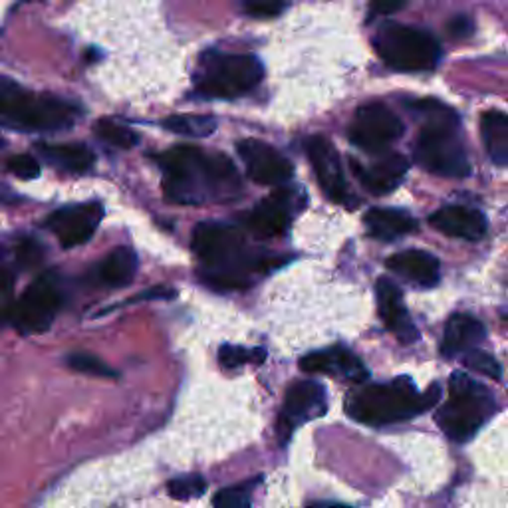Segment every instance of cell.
Wrapping results in <instances>:
<instances>
[{"label":"cell","mask_w":508,"mask_h":508,"mask_svg":"<svg viewBox=\"0 0 508 508\" xmlns=\"http://www.w3.org/2000/svg\"><path fill=\"white\" fill-rule=\"evenodd\" d=\"M387 269L402 274L407 280L421 286H433L439 282V261L425 251H403L387 258Z\"/></svg>","instance_id":"20"},{"label":"cell","mask_w":508,"mask_h":508,"mask_svg":"<svg viewBox=\"0 0 508 508\" xmlns=\"http://www.w3.org/2000/svg\"><path fill=\"white\" fill-rule=\"evenodd\" d=\"M376 50L389 68L397 72H427L433 70L441 58L437 40L429 32L387 24L376 36Z\"/></svg>","instance_id":"7"},{"label":"cell","mask_w":508,"mask_h":508,"mask_svg":"<svg viewBox=\"0 0 508 508\" xmlns=\"http://www.w3.org/2000/svg\"><path fill=\"white\" fill-rule=\"evenodd\" d=\"M102 216L104 207L99 203L72 205L52 213L48 219V227L54 231L64 248H74L88 243L94 237Z\"/></svg>","instance_id":"11"},{"label":"cell","mask_w":508,"mask_h":508,"mask_svg":"<svg viewBox=\"0 0 508 508\" xmlns=\"http://www.w3.org/2000/svg\"><path fill=\"white\" fill-rule=\"evenodd\" d=\"M266 357V352L261 348L254 349H246L240 346H223L219 352V362L224 365V368H240L248 362H262Z\"/></svg>","instance_id":"31"},{"label":"cell","mask_w":508,"mask_h":508,"mask_svg":"<svg viewBox=\"0 0 508 508\" xmlns=\"http://www.w3.org/2000/svg\"><path fill=\"white\" fill-rule=\"evenodd\" d=\"M137 272V254L129 246H118L106 256L99 277L107 286H128Z\"/></svg>","instance_id":"24"},{"label":"cell","mask_w":508,"mask_h":508,"mask_svg":"<svg viewBox=\"0 0 508 508\" xmlns=\"http://www.w3.org/2000/svg\"><path fill=\"white\" fill-rule=\"evenodd\" d=\"M290 224V207L286 195H272L254 207V211L248 216V227L256 235L264 238L278 237L288 229Z\"/></svg>","instance_id":"21"},{"label":"cell","mask_w":508,"mask_h":508,"mask_svg":"<svg viewBox=\"0 0 508 508\" xmlns=\"http://www.w3.org/2000/svg\"><path fill=\"white\" fill-rule=\"evenodd\" d=\"M62 306V290L52 274H44L32 282L27 293L11 308V322L22 334L46 332Z\"/></svg>","instance_id":"8"},{"label":"cell","mask_w":508,"mask_h":508,"mask_svg":"<svg viewBox=\"0 0 508 508\" xmlns=\"http://www.w3.org/2000/svg\"><path fill=\"white\" fill-rule=\"evenodd\" d=\"M356 175L362 179L365 189L371 191L373 195H387L391 191L399 187V183L405 177L410 169V161L399 153H389L381 157V161L373 163L370 169H363L362 165L354 163Z\"/></svg>","instance_id":"18"},{"label":"cell","mask_w":508,"mask_h":508,"mask_svg":"<svg viewBox=\"0 0 508 508\" xmlns=\"http://www.w3.org/2000/svg\"><path fill=\"white\" fill-rule=\"evenodd\" d=\"M0 147H3V141H0Z\"/></svg>","instance_id":"41"},{"label":"cell","mask_w":508,"mask_h":508,"mask_svg":"<svg viewBox=\"0 0 508 508\" xmlns=\"http://www.w3.org/2000/svg\"><path fill=\"white\" fill-rule=\"evenodd\" d=\"M44 258V246L35 238H24L16 246V261L24 269H35Z\"/></svg>","instance_id":"34"},{"label":"cell","mask_w":508,"mask_h":508,"mask_svg":"<svg viewBox=\"0 0 508 508\" xmlns=\"http://www.w3.org/2000/svg\"><path fill=\"white\" fill-rule=\"evenodd\" d=\"M80 118V110L70 102L54 96L32 94L0 78V120L4 126L24 131H62L72 128Z\"/></svg>","instance_id":"3"},{"label":"cell","mask_w":508,"mask_h":508,"mask_svg":"<svg viewBox=\"0 0 508 508\" xmlns=\"http://www.w3.org/2000/svg\"><path fill=\"white\" fill-rule=\"evenodd\" d=\"M169 495L177 501H191V498L201 496L207 490V481L201 474H189V477H177L169 481Z\"/></svg>","instance_id":"30"},{"label":"cell","mask_w":508,"mask_h":508,"mask_svg":"<svg viewBox=\"0 0 508 508\" xmlns=\"http://www.w3.org/2000/svg\"><path fill=\"white\" fill-rule=\"evenodd\" d=\"M425 410H429L427 399L415 389L410 378L370 383L354 391L346 403L349 418L371 427L405 421Z\"/></svg>","instance_id":"4"},{"label":"cell","mask_w":508,"mask_h":508,"mask_svg":"<svg viewBox=\"0 0 508 508\" xmlns=\"http://www.w3.org/2000/svg\"><path fill=\"white\" fill-rule=\"evenodd\" d=\"M410 0H371V11L376 14H389L395 12Z\"/></svg>","instance_id":"38"},{"label":"cell","mask_w":508,"mask_h":508,"mask_svg":"<svg viewBox=\"0 0 508 508\" xmlns=\"http://www.w3.org/2000/svg\"><path fill=\"white\" fill-rule=\"evenodd\" d=\"M40 152L48 161L58 163L64 169L70 171H88L96 161V155L91 149L80 144H58V145H43Z\"/></svg>","instance_id":"25"},{"label":"cell","mask_w":508,"mask_h":508,"mask_svg":"<svg viewBox=\"0 0 508 508\" xmlns=\"http://www.w3.org/2000/svg\"><path fill=\"white\" fill-rule=\"evenodd\" d=\"M68 365L74 371L86 373V376H94V378H118V371H113L110 365H107L104 360H99L98 356L91 354H72L68 356Z\"/></svg>","instance_id":"28"},{"label":"cell","mask_w":508,"mask_h":508,"mask_svg":"<svg viewBox=\"0 0 508 508\" xmlns=\"http://www.w3.org/2000/svg\"><path fill=\"white\" fill-rule=\"evenodd\" d=\"M11 274H8L3 266H0V290H6V288H11Z\"/></svg>","instance_id":"39"},{"label":"cell","mask_w":508,"mask_h":508,"mask_svg":"<svg viewBox=\"0 0 508 508\" xmlns=\"http://www.w3.org/2000/svg\"><path fill=\"white\" fill-rule=\"evenodd\" d=\"M403 133V123L383 104H368L356 112L349 139L368 153H379Z\"/></svg>","instance_id":"10"},{"label":"cell","mask_w":508,"mask_h":508,"mask_svg":"<svg viewBox=\"0 0 508 508\" xmlns=\"http://www.w3.org/2000/svg\"><path fill=\"white\" fill-rule=\"evenodd\" d=\"M449 30H451V35L457 38L469 36L473 32V22L466 19V16H457V19L449 22Z\"/></svg>","instance_id":"37"},{"label":"cell","mask_w":508,"mask_h":508,"mask_svg":"<svg viewBox=\"0 0 508 508\" xmlns=\"http://www.w3.org/2000/svg\"><path fill=\"white\" fill-rule=\"evenodd\" d=\"M243 235L231 224L207 221L199 223L193 231L195 253L211 266V270H243Z\"/></svg>","instance_id":"9"},{"label":"cell","mask_w":508,"mask_h":508,"mask_svg":"<svg viewBox=\"0 0 508 508\" xmlns=\"http://www.w3.org/2000/svg\"><path fill=\"white\" fill-rule=\"evenodd\" d=\"M485 326L477 318L466 314H455L445 326L441 352L447 357L466 354L469 349L477 348L479 341L485 340Z\"/></svg>","instance_id":"19"},{"label":"cell","mask_w":508,"mask_h":508,"mask_svg":"<svg viewBox=\"0 0 508 508\" xmlns=\"http://www.w3.org/2000/svg\"><path fill=\"white\" fill-rule=\"evenodd\" d=\"M285 0H245V11L254 19H272L285 11Z\"/></svg>","instance_id":"36"},{"label":"cell","mask_w":508,"mask_h":508,"mask_svg":"<svg viewBox=\"0 0 508 508\" xmlns=\"http://www.w3.org/2000/svg\"><path fill=\"white\" fill-rule=\"evenodd\" d=\"M8 169H11L12 175H16L19 179L24 181H32V179H38L40 173V163L35 160L32 155H14L8 160Z\"/></svg>","instance_id":"35"},{"label":"cell","mask_w":508,"mask_h":508,"mask_svg":"<svg viewBox=\"0 0 508 508\" xmlns=\"http://www.w3.org/2000/svg\"><path fill=\"white\" fill-rule=\"evenodd\" d=\"M365 224L373 237L383 240L410 235L418 229V221L399 209H371L365 215Z\"/></svg>","instance_id":"22"},{"label":"cell","mask_w":508,"mask_h":508,"mask_svg":"<svg viewBox=\"0 0 508 508\" xmlns=\"http://www.w3.org/2000/svg\"><path fill=\"white\" fill-rule=\"evenodd\" d=\"M429 223L431 227H435L443 235L463 240H479L487 232L485 215L461 205L443 207L435 215H431Z\"/></svg>","instance_id":"17"},{"label":"cell","mask_w":508,"mask_h":508,"mask_svg":"<svg viewBox=\"0 0 508 508\" xmlns=\"http://www.w3.org/2000/svg\"><path fill=\"white\" fill-rule=\"evenodd\" d=\"M165 169V195L183 205L229 197L238 189V173L227 155H207L193 145H177L160 160Z\"/></svg>","instance_id":"1"},{"label":"cell","mask_w":508,"mask_h":508,"mask_svg":"<svg viewBox=\"0 0 508 508\" xmlns=\"http://www.w3.org/2000/svg\"><path fill=\"white\" fill-rule=\"evenodd\" d=\"M306 152L324 193H326L332 201H344L348 197V191L336 147L332 145L328 139L314 136L306 141Z\"/></svg>","instance_id":"14"},{"label":"cell","mask_w":508,"mask_h":508,"mask_svg":"<svg viewBox=\"0 0 508 508\" xmlns=\"http://www.w3.org/2000/svg\"><path fill=\"white\" fill-rule=\"evenodd\" d=\"M326 413V391L318 381H296L290 386L278 431L288 437L300 423H306Z\"/></svg>","instance_id":"13"},{"label":"cell","mask_w":508,"mask_h":508,"mask_svg":"<svg viewBox=\"0 0 508 508\" xmlns=\"http://www.w3.org/2000/svg\"><path fill=\"white\" fill-rule=\"evenodd\" d=\"M203 280L211 288L219 290H243L251 286V280L243 270H209Z\"/></svg>","instance_id":"32"},{"label":"cell","mask_w":508,"mask_h":508,"mask_svg":"<svg viewBox=\"0 0 508 508\" xmlns=\"http://www.w3.org/2000/svg\"><path fill=\"white\" fill-rule=\"evenodd\" d=\"M376 296L379 316L381 320L386 322L387 330L391 334H395V338L402 341V344H413V341L419 338V334L410 318V314H407L402 290L391 280L379 278L376 285Z\"/></svg>","instance_id":"15"},{"label":"cell","mask_w":508,"mask_h":508,"mask_svg":"<svg viewBox=\"0 0 508 508\" xmlns=\"http://www.w3.org/2000/svg\"><path fill=\"white\" fill-rule=\"evenodd\" d=\"M463 362H465L466 368L481 373V376L490 378V379H495V381H498V379L503 378L501 363H498L490 354L482 352V349H477V348L469 349V352L465 354Z\"/></svg>","instance_id":"29"},{"label":"cell","mask_w":508,"mask_h":508,"mask_svg":"<svg viewBox=\"0 0 508 508\" xmlns=\"http://www.w3.org/2000/svg\"><path fill=\"white\" fill-rule=\"evenodd\" d=\"M300 368L308 373H328V376H340L348 381L363 383L370 378L368 370L360 357L344 348L326 349V352H314L300 360Z\"/></svg>","instance_id":"16"},{"label":"cell","mask_w":508,"mask_h":508,"mask_svg":"<svg viewBox=\"0 0 508 508\" xmlns=\"http://www.w3.org/2000/svg\"><path fill=\"white\" fill-rule=\"evenodd\" d=\"M482 144L496 165H508V113L487 112L481 118Z\"/></svg>","instance_id":"23"},{"label":"cell","mask_w":508,"mask_h":508,"mask_svg":"<svg viewBox=\"0 0 508 508\" xmlns=\"http://www.w3.org/2000/svg\"><path fill=\"white\" fill-rule=\"evenodd\" d=\"M96 136L99 139H104L106 144H110L113 147H120V149H131L137 145V133L129 129L128 126H123V123L118 121H112V120H99L96 123Z\"/></svg>","instance_id":"27"},{"label":"cell","mask_w":508,"mask_h":508,"mask_svg":"<svg viewBox=\"0 0 508 508\" xmlns=\"http://www.w3.org/2000/svg\"><path fill=\"white\" fill-rule=\"evenodd\" d=\"M495 413L493 394L466 373L455 371L449 379V399L437 411V423L457 443L473 439Z\"/></svg>","instance_id":"5"},{"label":"cell","mask_w":508,"mask_h":508,"mask_svg":"<svg viewBox=\"0 0 508 508\" xmlns=\"http://www.w3.org/2000/svg\"><path fill=\"white\" fill-rule=\"evenodd\" d=\"M262 64L253 54L207 52L199 62L195 84L207 98H237L262 80Z\"/></svg>","instance_id":"6"},{"label":"cell","mask_w":508,"mask_h":508,"mask_svg":"<svg viewBox=\"0 0 508 508\" xmlns=\"http://www.w3.org/2000/svg\"><path fill=\"white\" fill-rule=\"evenodd\" d=\"M415 110L421 113L425 121L418 145H415V161L425 171L441 175V177H466L471 168L461 139L457 136L459 115L435 99H423L415 106Z\"/></svg>","instance_id":"2"},{"label":"cell","mask_w":508,"mask_h":508,"mask_svg":"<svg viewBox=\"0 0 508 508\" xmlns=\"http://www.w3.org/2000/svg\"><path fill=\"white\" fill-rule=\"evenodd\" d=\"M237 152L245 161L248 177L258 185H278L293 177V165L277 149L258 139L238 141Z\"/></svg>","instance_id":"12"},{"label":"cell","mask_w":508,"mask_h":508,"mask_svg":"<svg viewBox=\"0 0 508 508\" xmlns=\"http://www.w3.org/2000/svg\"><path fill=\"white\" fill-rule=\"evenodd\" d=\"M163 128L177 136L209 137L216 129V121L209 115H171L163 121Z\"/></svg>","instance_id":"26"},{"label":"cell","mask_w":508,"mask_h":508,"mask_svg":"<svg viewBox=\"0 0 508 508\" xmlns=\"http://www.w3.org/2000/svg\"><path fill=\"white\" fill-rule=\"evenodd\" d=\"M215 508H248L251 504V490L246 485L227 487L216 493L213 498Z\"/></svg>","instance_id":"33"},{"label":"cell","mask_w":508,"mask_h":508,"mask_svg":"<svg viewBox=\"0 0 508 508\" xmlns=\"http://www.w3.org/2000/svg\"><path fill=\"white\" fill-rule=\"evenodd\" d=\"M310 508H352L348 504H334V503H320V504H312Z\"/></svg>","instance_id":"40"}]
</instances>
